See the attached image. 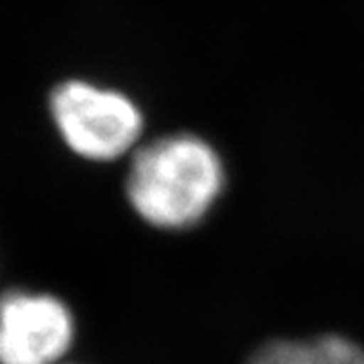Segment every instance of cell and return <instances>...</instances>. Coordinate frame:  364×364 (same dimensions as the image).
Instances as JSON below:
<instances>
[{
	"label": "cell",
	"mask_w": 364,
	"mask_h": 364,
	"mask_svg": "<svg viewBox=\"0 0 364 364\" xmlns=\"http://www.w3.org/2000/svg\"><path fill=\"white\" fill-rule=\"evenodd\" d=\"M225 182L223 160L210 144L174 134L134 150L124 191L140 221L158 231L182 233L207 219Z\"/></svg>",
	"instance_id": "cell-1"
},
{
	"label": "cell",
	"mask_w": 364,
	"mask_h": 364,
	"mask_svg": "<svg viewBox=\"0 0 364 364\" xmlns=\"http://www.w3.org/2000/svg\"><path fill=\"white\" fill-rule=\"evenodd\" d=\"M47 109L67 150L87 162H114L142 136L140 107L126 93L85 79L55 83Z\"/></svg>",
	"instance_id": "cell-2"
},
{
	"label": "cell",
	"mask_w": 364,
	"mask_h": 364,
	"mask_svg": "<svg viewBox=\"0 0 364 364\" xmlns=\"http://www.w3.org/2000/svg\"><path fill=\"white\" fill-rule=\"evenodd\" d=\"M75 316L47 291L0 296V364H59L73 348Z\"/></svg>",
	"instance_id": "cell-3"
},
{
	"label": "cell",
	"mask_w": 364,
	"mask_h": 364,
	"mask_svg": "<svg viewBox=\"0 0 364 364\" xmlns=\"http://www.w3.org/2000/svg\"><path fill=\"white\" fill-rule=\"evenodd\" d=\"M243 364H364V344L334 330L275 336L259 342Z\"/></svg>",
	"instance_id": "cell-4"
}]
</instances>
